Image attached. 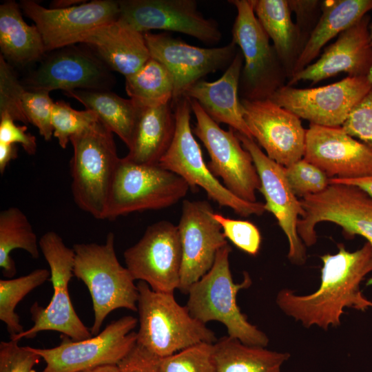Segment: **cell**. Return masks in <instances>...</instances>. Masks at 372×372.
Wrapping results in <instances>:
<instances>
[{
    "label": "cell",
    "instance_id": "1",
    "mask_svg": "<svg viewBox=\"0 0 372 372\" xmlns=\"http://www.w3.org/2000/svg\"><path fill=\"white\" fill-rule=\"evenodd\" d=\"M338 248L335 254L320 256L321 282L316 291L300 296L283 289L276 296L280 310L307 328L336 327L341 324L344 308L365 311L372 307L360 290V283L372 271V246L366 242L355 251L347 250L343 244Z\"/></svg>",
    "mask_w": 372,
    "mask_h": 372
},
{
    "label": "cell",
    "instance_id": "2",
    "mask_svg": "<svg viewBox=\"0 0 372 372\" xmlns=\"http://www.w3.org/2000/svg\"><path fill=\"white\" fill-rule=\"evenodd\" d=\"M139 329L136 344L158 358L200 343L214 344V332L194 318L174 293L155 291L143 281L137 283Z\"/></svg>",
    "mask_w": 372,
    "mask_h": 372
},
{
    "label": "cell",
    "instance_id": "3",
    "mask_svg": "<svg viewBox=\"0 0 372 372\" xmlns=\"http://www.w3.org/2000/svg\"><path fill=\"white\" fill-rule=\"evenodd\" d=\"M229 245L221 248L211 269L189 288L187 307L190 314L206 324L218 321L227 329L228 335L243 344L266 347L267 335L251 324L237 304V293L252 284L249 274L245 271L243 280L234 283L229 267Z\"/></svg>",
    "mask_w": 372,
    "mask_h": 372
},
{
    "label": "cell",
    "instance_id": "4",
    "mask_svg": "<svg viewBox=\"0 0 372 372\" xmlns=\"http://www.w3.org/2000/svg\"><path fill=\"white\" fill-rule=\"evenodd\" d=\"M115 237L107 234L104 244L74 245V276L83 282L91 296L94 320L90 329L99 333L105 318L113 311H136L138 289L127 267L121 265L115 251Z\"/></svg>",
    "mask_w": 372,
    "mask_h": 372
},
{
    "label": "cell",
    "instance_id": "5",
    "mask_svg": "<svg viewBox=\"0 0 372 372\" xmlns=\"http://www.w3.org/2000/svg\"><path fill=\"white\" fill-rule=\"evenodd\" d=\"M72 194L79 208L104 220L109 195L120 158L113 133L99 119L73 135L70 141Z\"/></svg>",
    "mask_w": 372,
    "mask_h": 372
},
{
    "label": "cell",
    "instance_id": "6",
    "mask_svg": "<svg viewBox=\"0 0 372 372\" xmlns=\"http://www.w3.org/2000/svg\"><path fill=\"white\" fill-rule=\"evenodd\" d=\"M237 14L232 28V42L244 59L239 84L241 99H270L287 85V76L273 44L259 23L252 0H230Z\"/></svg>",
    "mask_w": 372,
    "mask_h": 372
},
{
    "label": "cell",
    "instance_id": "7",
    "mask_svg": "<svg viewBox=\"0 0 372 372\" xmlns=\"http://www.w3.org/2000/svg\"><path fill=\"white\" fill-rule=\"evenodd\" d=\"M176 130L172 142L159 165L180 176L192 188L201 187L207 196L221 207L231 208L242 217L262 215L265 205L238 198L231 193L209 170L191 127L189 99L182 97L175 102Z\"/></svg>",
    "mask_w": 372,
    "mask_h": 372
},
{
    "label": "cell",
    "instance_id": "8",
    "mask_svg": "<svg viewBox=\"0 0 372 372\" xmlns=\"http://www.w3.org/2000/svg\"><path fill=\"white\" fill-rule=\"evenodd\" d=\"M39 247L50 271L53 296L46 307L35 302L30 307L33 325L10 340L33 338L39 332L54 331L74 340H82L92 336L89 329L77 316L70 300L68 285L74 276V251L66 246L55 231L45 233L39 240Z\"/></svg>",
    "mask_w": 372,
    "mask_h": 372
},
{
    "label": "cell",
    "instance_id": "9",
    "mask_svg": "<svg viewBox=\"0 0 372 372\" xmlns=\"http://www.w3.org/2000/svg\"><path fill=\"white\" fill-rule=\"evenodd\" d=\"M189 189L180 176L159 164L140 165L120 158L105 219L169 207L184 198Z\"/></svg>",
    "mask_w": 372,
    "mask_h": 372
},
{
    "label": "cell",
    "instance_id": "10",
    "mask_svg": "<svg viewBox=\"0 0 372 372\" xmlns=\"http://www.w3.org/2000/svg\"><path fill=\"white\" fill-rule=\"evenodd\" d=\"M304 216L297 223V232L304 245L317 241L316 226L320 222L333 223L342 227L347 238L358 235L372 246V197L352 185L329 183L322 192L300 200ZM367 285H372V278Z\"/></svg>",
    "mask_w": 372,
    "mask_h": 372
},
{
    "label": "cell",
    "instance_id": "11",
    "mask_svg": "<svg viewBox=\"0 0 372 372\" xmlns=\"http://www.w3.org/2000/svg\"><path fill=\"white\" fill-rule=\"evenodd\" d=\"M137 324V318L126 316L87 339L74 340L62 335L56 347H29L45 362L41 372H79L102 365H117L136 344V332L133 329Z\"/></svg>",
    "mask_w": 372,
    "mask_h": 372
},
{
    "label": "cell",
    "instance_id": "12",
    "mask_svg": "<svg viewBox=\"0 0 372 372\" xmlns=\"http://www.w3.org/2000/svg\"><path fill=\"white\" fill-rule=\"evenodd\" d=\"M189 99L196 118L193 132L209 154V170L236 197L257 202L256 192L260 188V178L251 154L243 147L236 131L231 127L228 130L221 128L196 101Z\"/></svg>",
    "mask_w": 372,
    "mask_h": 372
},
{
    "label": "cell",
    "instance_id": "13",
    "mask_svg": "<svg viewBox=\"0 0 372 372\" xmlns=\"http://www.w3.org/2000/svg\"><path fill=\"white\" fill-rule=\"evenodd\" d=\"M372 87V76H349L311 88L285 85L270 98L310 124L342 127L351 111Z\"/></svg>",
    "mask_w": 372,
    "mask_h": 372
},
{
    "label": "cell",
    "instance_id": "14",
    "mask_svg": "<svg viewBox=\"0 0 372 372\" xmlns=\"http://www.w3.org/2000/svg\"><path fill=\"white\" fill-rule=\"evenodd\" d=\"M21 81L28 91L110 90L115 78L110 68L88 47L74 45L48 52Z\"/></svg>",
    "mask_w": 372,
    "mask_h": 372
},
{
    "label": "cell",
    "instance_id": "15",
    "mask_svg": "<svg viewBox=\"0 0 372 372\" xmlns=\"http://www.w3.org/2000/svg\"><path fill=\"white\" fill-rule=\"evenodd\" d=\"M123 257L135 280L146 282L155 291L174 293L178 289L182 249L177 225L167 220L150 225Z\"/></svg>",
    "mask_w": 372,
    "mask_h": 372
},
{
    "label": "cell",
    "instance_id": "16",
    "mask_svg": "<svg viewBox=\"0 0 372 372\" xmlns=\"http://www.w3.org/2000/svg\"><path fill=\"white\" fill-rule=\"evenodd\" d=\"M42 37L45 51L81 43L94 29L119 17L118 1L94 0L68 8H47L32 0L19 3Z\"/></svg>",
    "mask_w": 372,
    "mask_h": 372
},
{
    "label": "cell",
    "instance_id": "17",
    "mask_svg": "<svg viewBox=\"0 0 372 372\" xmlns=\"http://www.w3.org/2000/svg\"><path fill=\"white\" fill-rule=\"evenodd\" d=\"M151 57L162 63L174 81L172 103L205 76L228 68L239 48L232 41L217 48H200L168 33H144Z\"/></svg>",
    "mask_w": 372,
    "mask_h": 372
},
{
    "label": "cell",
    "instance_id": "18",
    "mask_svg": "<svg viewBox=\"0 0 372 372\" xmlns=\"http://www.w3.org/2000/svg\"><path fill=\"white\" fill-rule=\"evenodd\" d=\"M214 213L206 200L183 203L177 227L182 249L178 289L183 293L211 269L218 251L228 245Z\"/></svg>",
    "mask_w": 372,
    "mask_h": 372
},
{
    "label": "cell",
    "instance_id": "19",
    "mask_svg": "<svg viewBox=\"0 0 372 372\" xmlns=\"http://www.w3.org/2000/svg\"><path fill=\"white\" fill-rule=\"evenodd\" d=\"M240 104L253 138L269 158L285 167L303 158L307 130L298 116L270 99H241Z\"/></svg>",
    "mask_w": 372,
    "mask_h": 372
},
{
    "label": "cell",
    "instance_id": "20",
    "mask_svg": "<svg viewBox=\"0 0 372 372\" xmlns=\"http://www.w3.org/2000/svg\"><path fill=\"white\" fill-rule=\"evenodd\" d=\"M118 19L136 30L172 31L193 37L207 44L221 39L217 23L205 18L194 0H119Z\"/></svg>",
    "mask_w": 372,
    "mask_h": 372
},
{
    "label": "cell",
    "instance_id": "21",
    "mask_svg": "<svg viewBox=\"0 0 372 372\" xmlns=\"http://www.w3.org/2000/svg\"><path fill=\"white\" fill-rule=\"evenodd\" d=\"M243 147L251 154L260 180L265 211L276 218L289 242L287 257L296 265H303L306 249L297 232V223L304 211L286 178L285 167L269 158L254 138L236 132Z\"/></svg>",
    "mask_w": 372,
    "mask_h": 372
},
{
    "label": "cell",
    "instance_id": "22",
    "mask_svg": "<svg viewBox=\"0 0 372 372\" xmlns=\"http://www.w3.org/2000/svg\"><path fill=\"white\" fill-rule=\"evenodd\" d=\"M303 158L329 178L352 180L372 176V150L342 127L310 124Z\"/></svg>",
    "mask_w": 372,
    "mask_h": 372
},
{
    "label": "cell",
    "instance_id": "23",
    "mask_svg": "<svg viewBox=\"0 0 372 372\" xmlns=\"http://www.w3.org/2000/svg\"><path fill=\"white\" fill-rule=\"evenodd\" d=\"M370 25L371 17L367 14L341 32L316 62L293 74L287 85L293 86L300 81H309L313 85L340 72L349 76H372Z\"/></svg>",
    "mask_w": 372,
    "mask_h": 372
},
{
    "label": "cell",
    "instance_id": "24",
    "mask_svg": "<svg viewBox=\"0 0 372 372\" xmlns=\"http://www.w3.org/2000/svg\"><path fill=\"white\" fill-rule=\"evenodd\" d=\"M81 43L125 78L137 72L151 58L144 33L119 19L94 29Z\"/></svg>",
    "mask_w": 372,
    "mask_h": 372
},
{
    "label": "cell",
    "instance_id": "25",
    "mask_svg": "<svg viewBox=\"0 0 372 372\" xmlns=\"http://www.w3.org/2000/svg\"><path fill=\"white\" fill-rule=\"evenodd\" d=\"M244 59L240 49L235 58L216 81L200 80L189 87L185 97L196 101L216 123H225L236 132L253 138L244 120L239 84Z\"/></svg>",
    "mask_w": 372,
    "mask_h": 372
},
{
    "label": "cell",
    "instance_id": "26",
    "mask_svg": "<svg viewBox=\"0 0 372 372\" xmlns=\"http://www.w3.org/2000/svg\"><path fill=\"white\" fill-rule=\"evenodd\" d=\"M170 103L141 108L134 129L127 160L140 165H158L169 149L176 130Z\"/></svg>",
    "mask_w": 372,
    "mask_h": 372
},
{
    "label": "cell",
    "instance_id": "27",
    "mask_svg": "<svg viewBox=\"0 0 372 372\" xmlns=\"http://www.w3.org/2000/svg\"><path fill=\"white\" fill-rule=\"evenodd\" d=\"M255 14L273 41L288 81L294 74L297 61L304 43L300 30L292 21L287 0H252Z\"/></svg>",
    "mask_w": 372,
    "mask_h": 372
},
{
    "label": "cell",
    "instance_id": "28",
    "mask_svg": "<svg viewBox=\"0 0 372 372\" xmlns=\"http://www.w3.org/2000/svg\"><path fill=\"white\" fill-rule=\"evenodd\" d=\"M371 10L372 0H322L320 17L297 61L293 74L312 63L327 43Z\"/></svg>",
    "mask_w": 372,
    "mask_h": 372
},
{
    "label": "cell",
    "instance_id": "29",
    "mask_svg": "<svg viewBox=\"0 0 372 372\" xmlns=\"http://www.w3.org/2000/svg\"><path fill=\"white\" fill-rule=\"evenodd\" d=\"M19 3L6 1L0 6L1 55L12 65L25 66L47 54L41 33L22 17Z\"/></svg>",
    "mask_w": 372,
    "mask_h": 372
},
{
    "label": "cell",
    "instance_id": "30",
    "mask_svg": "<svg viewBox=\"0 0 372 372\" xmlns=\"http://www.w3.org/2000/svg\"><path fill=\"white\" fill-rule=\"evenodd\" d=\"M290 354L223 336L213 344L216 372H280Z\"/></svg>",
    "mask_w": 372,
    "mask_h": 372
},
{
    "label": "cell",
    "instance_id": "31",
    "mask_svg": "<svg viewBox=\"0 0 372 372\" xmlns=\"http://www.w3.org/2000/svg\"><path fill=\"white\" fill-rule=\"evenodd\" d=\"M63 93L94 112L112 133L130 146L141 110L132 99L122 98L110 90H74Z\"/></svg>",
    "mask_w": 372,
    "mask_h": 372
},
{
    "label": "cell",
    "instance_id": "32",
    "mask_svg": "<svg viewBox=\"0 0 372 372\" xmlns=\"http://www.w3.org/2000/svg\"><path fill=\"white\" fill-rule=\"evenodd\" d=\"M15 249L39 257V240L26 215L18 207H10L0 213V267L8 278L17 272L10 253Z\"/></svg>",
    "mask_w": 372,
    "mask_h": 372
},
{
    "label": "cell",
    "instance_id": "33",
    "mask_svg": "<svg viewBox=\"0 0 372 372\" xmlns=\"http://www.w3.org/2000/svg\"><path fill=\"white\" fill-rule=\"evenodd\" d=\"M125 90L140 108L171 103L174 81L167 69L150 58L135 74L125 77Z\"/></svg>",
    "mask_w": 372,
    "mask_h": 372
},
{
    "label": "cell",
    "instance_id": "34",
    "mask_svg": "<svg viewBox=\"0 0 372 372\" xmlns=\"http://www.w3.org/2000/svg\"><path fill=\"white\" fill-rule=\"evenodd\" d=\"M50 278L46 269H37L16 278L0 280V320L6 325L10 338L23 332L15 308L25 296Z\"/></svg>",
    "mask_w": 372,
    "mask_h": 372
},
{
    "label": "cell",
    "instance_id": "35",
    "mask_svg": "<svg viewBox=\"0 0 372 372\" xmlns=\"http://www.w3.org/2000/svg\"><path fill=\"white\" fill-rule=\"evenodd\" d=\"M99 120L97 115L89 110L79 111L63 101L54 102L52 125L53 136L60 147L66 148L70 138L88 127Z\"/></svg>",
    "mask_w": 372,
    "mask_h": 372
},
{
    "label": "cell",
    "instance_id": "36",
    "mask_svg": "<svg viewBox=\"0 0 372 372\" xmlns=\"http://www.w3.org/2000/svg\"><path fill=\"white\" fill-rule=\"evenodd\" d=\"M158 372H216L213 344H198L160 358Z\"/></svg>",
    "mask_w": 372,
    "mask_h": 372
},
{
    "label": "cell",
    "instance_id": "37",
    "mask_svg": "<svg viewBox=\"0 0 372 372\" xmlns=\"http://www.w3.org/2000/svg\"><path fill=\"white\" fill-rule=\"evenodd\" d=\"M25 92L12 66L0 54V116L8 114L14 121L28 124L22 106Z\"/></svg>",
    "mask_w": 372,
    "mask_h": 372
},
{
    "label": "cell",
    "instance_id": "38",
    "mask_svg": "<svg viewBox=\"0 0 372 372\" xmlns=\"http://www.w3.org/2000/svg\"><path fill=\"white\" fill-rule=\"evenodd\" d=\"M289 185L296 196L304 198L324 191L329 178L319 168L302 158L285 167Z\"/></svg>",
    "mask_w": 372,
    "mask_h": 372
},
{
    "label": "cell",
    "instance_id": "39",
    "mask_svg": "<svg viewBox=\"0 0 372 372\" xmlns=\"http://www.w3.org/2000/svg\"><path fill=\"white\" fill-rule=\"evenodd\" d=\"M49 94L25 90L22 99L23 110L28 123L37 127L40 135L47 141L53 136L52 115L54 102Z\"/></svg>",
    "mask_w": 372,
    "mask_h": 372
},
{
    "label": "cell",
    "instance_id": "40",
    "mask_svg": "<svg viewBox=\"0 0 372 372\" xmlns=\"http://www.w3.org/2000/svg\"><path fill=\"white\" fill-rule=\"evenodd\" d=\"M214 218L220 224L226 238L238 249L255 256L260 249L261 235L258 227L247 220H235L214 213Z\"/></svg>",
    "mask_w": 372,
    "mask_h": 372
},
{
    "label": "cell",
    "instance_id": "41",
    "mask_svg": "<svg viewBox=\"0 0 372 372\" xmlns=\"http://www.w3.org/2000/svg\"><path fill=\"white\" fill-rule=\"evenodd\" d=\"M342 128L372 150V87L351 111Z\"/></svg>",
    "mask_w": 372,
    "mask_h": 372
},
{
    "label": "cell",
    "instance_id": "42",
    "mask_svg": "<svg viewBox=\"0 0 372 372\" xmlns=\"http://www.w3.org/2000/svg\"><path fill=\"white\" fill-rule=\"evenodd\" d=\"M17 340L0 342V372H32L40 356Z\"/></svg>",
    "mask_w": 372,
    "mask_h": 372
},
{
    "label": "cell",
    "instance_id": "43",
    "mask_svg": "<svg viewBox=\"0 0 372 372\" xmlns=\"http://www.w3.org/2000/svg\"><path fill=\"white\" fill-rule=\"evenodd\" d=\"M293 12L304 46L321 15L322 1L319 0H287Z\"/></svg>",
    "mask_w": 372,
    "mask_h": 372
},
{
    "label": "cell",
    "instance_id": "44",
    "mask_svg": "<svg viewBox=\"0 0 372 372\" xmlns=\"http://www.w3.org/2000/svg\"><path fill=\"white\" fill-rule=\"evenodd\" d=\"M27 130L25 125H16L9 115L0 116V143H19L27 154L33 155L37 152V138L28 133Z\"/></svg>",
    "mask_w": 372,
    "mask_h": 372
},
{
    "label": "cell",
    "instance_id": "45",
    "mask_svg": "<svg viewBox=\"0 0 372 372\" xmlns=\"http://www.w3.org/2000/svg\"><path fill=\"white\" fill-rule=\"evenodd\" d=\"M160 358L136 344L117 364L119 372H158Z\"/></svg>",
    "mask_w": 372,
    "mask_h": 372
},
{
    "label": "cell",
    "instance_id": "46",
    "mask_svg": "<svg viewBox=\"0 0 372 372\" xmlns=\"http://www.w3.org/2000/svg\"><path fill=\"white\" fill-rule=\"evenodd\" d=\"M18 156V148L16 144L0 143V173L3 174L11 161Z\"/></svg>",
    "mask_w": 372,
    "mask_h": 372
},
{
    "label": "cell",
    "instance_id": "47",
    "mask_svg": "<svg viewBox=\"0 0 372 372\" xmlns=\"http://www.w3.org/2000/svg\"><path fill=\"white\" fill-rule=\"evenodd\" d=\"M329 183H340L355 185L364 191L372 197V176L352 180H339L336 178H331L329 179Z\"/></svg>",
    "mask_w": 372,
    "mask_h": 372
},
{
    "label": "cell",
    "instance_id": "48",
    "mask_svg": "<svg viewBox=\"0 0 372 372\" xmlns=\"http://www.w3.org/2000/svg\"><path fill=\"white\" fill-rule=\"evenodd\" d=\"M86 1H81V0H56L53 1L50 3V8H70L74 6H77V4H81Z\"/></svg>",
    "mask_w": 372,
    "mask_h": 372
},
{
    "label": "cell",
    "instance_id": "49",
    "mask_svg": "<svg viewBox=\"0 0 372 372\" xmlns=\"http://www.w3.org/2000/svg\"><path fill=\"white\" fill-rule=\"evenodd\" d=\"M79 372H119V369L116 364H106Z\"/></svg>",
    "mask_w": 372,
    "mask_h": 372
},
{
    "label": "cell",
    "instance_id": "50",
    "mask_svg": "<svg viewBox=\"0 0 372 372\" xmlns=\"http://www.w3.org/2000/svg\"><path fill=\"white\" fill-rule=\"evenodd\" d=\"M369 37H370V43L372 46V23H371L369 26Z\"/></svg>",
    "mask_w": 372,
    "mask_h": 372
}]
</instances>
